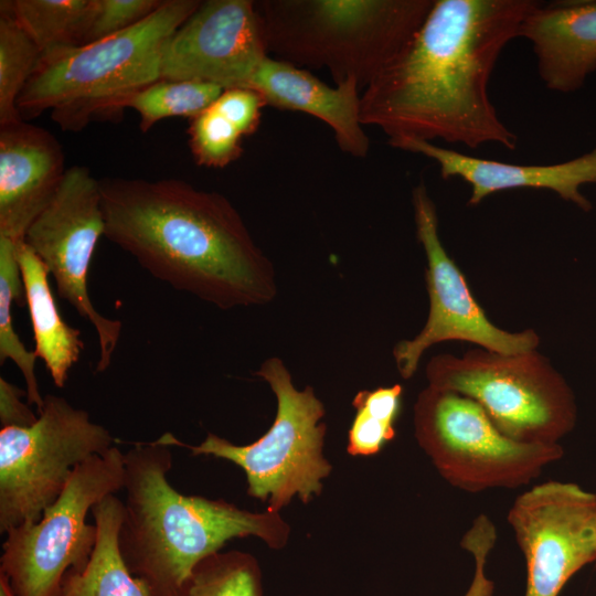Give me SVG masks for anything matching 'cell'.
Listing matches in <instances>:
<instances>
[{
    "mask_svg": "<svg viewBox=\"0 0 596 596\" xmlns=\"http://www.w3.org/2000/svg\"><path fill=\"white\" fill-rule=\"evenodd\" d=\"M426 377L433 389L477 402L500 432L518 441L556 444L576 424L572 389L538 350L438 354L428 361Z\"/></svg>",
    "mask_w": 596,
    "mask_h": 596,
    "instance_id": "obj_7",
    "label": "cell"
},
{
    "mask_svg": "<svg viewBox=\"0 0 596 596\" xmlns=\"http://www.w3.org/2000/svg\"><path fill=\"white\" fill-rule=\"evenodd\" d=\"M162 0H94L82 45L119 33L149 17Z\"/></svg>",
    "mask_w": 596,
    "mask_h": 596,
    "instance_id": "obj_28",
    "label": "cell"
},
{
    "mask_svg": "<svg viewBox=\"0 0 596 596\" xmlns=\"http://www.w3.org/2000/svg\"><path fill=\"white\" fill-rule=\"evenodd\" d=\"M171 596H263L262 571L249 553L216 552L200 561Z\"/></svg>",
    "mask_w": 596,
    "mask_h": 596,
    "instance_id": "obj_23",
    "label": "cell"
},
{
    "mask_svg": "<svg viewBox=\"0 0 596 596\" xmlns=\"http://www.w3.org/2000/svg\"><path fill=\"white\" fill-rule=\"evenodd\" d=\"M99 184L104 236L157 279L223 310L276 297L270 259L224 195L178 179Z\"/></svg>",
    "mask_w": 596,
    "mask_h": 596,
    "instance_id": "obj_2",
    "label": "cell"
},
{
    "mask_svg": "<svg viewBox=\"0 0 596 596\" xmlns=\"http://www.w3.org/2000/svg\"><path fill=\"white\" fill-rule=\"evenodd\" d=\"M267 53L254 1L209 0L168 40L160 79L244 87Z\"/></svg>",
    "mask_w": 596,
    "mask_h": 596,
    "instance_id": "obj_14",
    "label": "cell"
},
{
    "mask_svg": "<svg viewBox=\"0 0 596 596\" xmlns=\"http://www.w3.org/2000/svg\"><path fill=\"white\" fill-rule=\"evenodd\" d=\"M0 596H15L8 577L0 572Z\"/></svg>",
    "mask_w": 596,
    "mask_h": 596,
    "instance_id": "obj_32",
    "label": "cell"
},
{
    "mask_svg": "<svg viewBox=\"0 0 596 596\" xmlns=\"http://www.w3.org/2000/svg\"><path fill=\"white\" fill-rule=\"evenodd\" d=\"M36 422L0 430V532L41 519L74 469L111 448L115 438L88 412L44 395Z\"/></svg>",
    "mask_w": 596,
    "mask_h": 596,
    "instance_id": "obj_10",
    "label": "cell"
},
{
    "mask_svg": "<svg viewBox=\"0 0 596 596\" xmlns=\"http://www.w3.org/2000/svg\"><path fill=\"white\" fill-rule=\"evenodd\" d=\"M264 105L265 100L254 89L230 87L223 89L211 106L246 136L257 129Z\"/></svg>",
    "mask_w": 596,
    "mask_h": 596,
    "instance_id": "obj_29",
    "label": "cell"
},
{
    "mask_svg": "<svg viewBox=\"0 0 596 596\" xmlns=\"http://www.w3.org/2000/svg\"><path fill=\"white\" fill-rule=\"evenodd\" d=\"M256 376L266 381L277 400L275 419L268 430L248 445H235L207 433L198 445H188L172 433L157 443L184 447L192 456H213L238 466L246 476L247 494L267 502V510L279 512L294 497L308 503L322 491L332 466L323 455L327 426L323 403L311 386L297 390L283 360L266 359Z\"/></svg>",
    "mask_w": 596,
    "mask_h": 596,
    "instance_id": "obj_6",
    "label": "cell"
},
{
    "mask_svg": "<svg viewBox=\"0 0 596 596\" xmlns=\"http://www.w3.org/2000/svg\"><path fill=\"white\" fill-rule=\"evenodd\" d=\"M17 254L32 322L34 352L43 360L54 384L63 387L84 348L81 331L62 319L50 288L49 272L38 255L24 241L17 243Z\"/></svg>",
    "mask_w": 596,
    "mask_h": 596,
    "instance_id": "obj_19",
    "label": "cell"
},
{
    "mask_svg": "<svg viewBox=\"0 0 596 596\" xmlns=\"http://www.w3.org/2000/svg\"><path fill=\"white\" fill-rule=\"evenodd\" d=\"M94 0L1 1L35 42L41 54L79 46L87 29Z\"/></svg>",
    "mask_w": 596,
    "mask_h": 596,
    "instance_id": "obj_21",
    "label": "cell"
},
{
    "mask_svg": "<svg viewBox=\"0 0 596 596\" xmlns=\"http://www.w3.org/2000/svg\"><path fill=\"white\" fill-rule=\"evenodd\" d=\"M26 392L0 377V423L3 427H29L38 416L31 411L29 404L22 402Z\"/></svg>",
    "mask_w": 596,
    "mask_h": 596,
    "instance_id": "obj_31",
    "label": "cell"
},
{
    "mask_svg": "<svg viewBox=\"0 0 596 596\" xmlns=\"http://www.w3.org/2000/svg\"><path fill=\"white\" fill-rule=\"evenodd\" d=\"M0 126L21 118L17 103L33 74L41 51L6 10L0 9Z\"/></svg>",
    "mask_w": 596,
    "mask_h": 596,
    "instance_id": "obj_26",
    "label": "cell"
},
{
    "mask_svg": "<svg viewBox=\"0 0 596 596\" xmlns=\"http://www.w3.org/2000/svg\"><path fill=\"white\" fill-rule=\"evenodd\" d=\"M224 88L195 81L159 79L127 97L121 109L134 108L146 132L161 119L184 116L193 119L221 95Z\"/></svg>",
    "mask_w": 596,
    "mask_h": 596,
    "instance_id": "obj_24",
    "label": "cell"
},
{
    "mask_svg": "<svg viewBox=\"0 0 596 596\" xmlns=\"http://www.w3.org/2000/svg\"><path fill=\"white\" fill-rule=\"evenodd\" d=\"M103 235L99 180L86 167L72 166L24 237L52 275L60 297L95 328L99 343L97 372L109 368L121 333V322L99 313L87 290L89 264Z\"/></svg>",
    "mask_w": 596,
    "mask_h": 596,
    "instance_id": "obj_11",
    "label": "cell"
},
{
    "mask_svg": "<svg viewBox=\"0 0 596 596\" xmlns=\"http://www.w3.org/2000/svg\"><path fill=\"white\" fill-rule=\"evenodd\" d=\"M535 0H434L400 54L364 88L363 126L394 139H441L477 149H514L518 136L499 118L488 83L505 45Z\"/></svg>",
    "mask_w": 596,
    "mask_h": 596,
    "instance_id": "obj_1",
    "label": "cell"
},
{
    "mask_svg": "<svg viewBox=\"0 0 596 596\" xmlns=\"http://www.w3.org/2000/svg\"><path fill=\"white\" fill-rule=\"evenodd\" d=\"M526 565L525 596H557L596 562V494L557 480L531 487L507 517Z\"/></svg>",
    "mask_w": 596,
    "mask_h": 596,
    "instance_id": "obj_13",
    "label": "cell"
},
{
    "mask_svg": "<svg viewBox=\"0 0 596 596\" xmlns=\"http://www.w3.org/2000/svg\"><path fill=\"white\" fill-rule=\"evenodd\" d=\"M244 87L257 92L266 104L309 114L326 123L345 153L364 158L370 139L360 117V85L348 78L334 87L288 62L267 56Z\"/></svg>",
    "mask_w": 596,
    "mask_h": 596,
    "instance_id": "obj_17",
    "label": "cell"
},
{
    "mask_svg": "<svg viewBox=\"0 0 596 596\" xmlns=\"http://www.w3.org/2000/svg\"><path fill=\"white\" fill-rule=\"evenodd\" d=\"M66 170L62 147L46 129L23 119L0 126V236L24 241Z\"/></svg>",
    "mask_w": 596,
    "mask_h": 596,
    "instance_id": "obj_15",
    "label": "cell"
},
{
    "mask_svg": "<svg viewBox=\"0 0 596 596\" xmlns=\"http://www.w3.org/2000/svg\"><path fill=\"white\" fill-rule=\"evenodd\" d=\"M24 289L17 254V243L0 236V363L8 359L15 363L25 382L26 403L43 406L42 396L35 375L38 355L29 351L13 328V304H23Z\"/></svg>",
    "mask_w": 596,
    "mask_h": 596,
    "instance_id": "obj_22",
    "label": "cell"
},
{
    "mask_svg": "<svg viewBox=\"0 0 596 596\" xmlns=\"http://www.w3.org/2000/svg\"><path fill=\"white\" fill-rule=\"evenodd\" d=\"M267 52L323 67L336 85L361 88L408 44L434 0H264L255 2Z\"/></svg>",
    "mask_w": 596,
    "mask_h": 596,
    "instance_id": "obj_5",
    "label": "cell"
},
{
    "mask_svg": "<svg viewBox=\"0 0 596 596\" xmlns=\"http://www.w3.org/2000/svg\"><path fill=\"white\" fill-rule=\"evenodd\" d=\"M414 434L438 473L470 493L529 485L564 455L556 444L514 440L473 400L425 387L414 404Z\"/></svg>",
    "mask_w": 596,
    "mask_h": 596,
    "instance_id": "obj_8",
    "label": "cell"
},
{
    "mask_svg": "<svg viewBox=\"0 0 596 596\" xmlns=\"http://www.w3.org/2000/svg\"><path fill=\"white\" fill-rule=\"evenodd\" d=\"M125 454L113 446L73 471L60 497L38 521L6 533L0 572L15 596H61L68 571L88 562L96 542L86 517L104 498L124 489Z\"/></svg>",
    "mask_w": 596,
    "mask_h": 596,
    "instance_id": "obj_9",
    "label": "cell"
},
{
    "mask_svg": "<svg viewBox=\"0 0 596 596\" xmlns=\"http://www.w3.org/2000/svg\"><path fill=\"white\" fill-rule=\"evenodd\" d=\"M189 147L199 166L224 168L243 152L242 134L212 106L191 120Z\"/></svg>",
    "mask_w": 596,
    "mask_h": 596,
    "instance_id": "obj_27",
    "label": "cell"
},
{
    "mask_svg": "<svg viewBox=\"0 0 596 596\" xmlns=\"http://www.w3.org/2000/svg\"><path fill=\"white\" fill-rule=\"evenodd\" d=\"M198 0H163L139 23L103 40L41 54L17 107L31 118L51 109L63 130L121 111V103L160 79L170 36L200 7Z\"/></svg>",
    "mask_w": 596,
    "mask_h": 596,
    "instance_id": "obj_4",
    "label": "cell"
},
{
    "mask_svg": "<svg viewBox=\"0 0 596 596\" xmlns=\"http://www.w3.org/2000/svg\"><path fill=\"white\" fill-rule=\"evenodd\" d=\"M171 446L135 443L125 453L124 517L118 546L148 596H171L195 565L236 538L286 546L290 526L279 512H251L224 500L185 496L168 481Z\"/></svg>",
    "mask_w": 596,
    "mask_h": 596,
    "instance_id": "obj_3",
    "label": "cell"
},
{
    "mask_svg": "<svg viewBox=\"0 0 596 596\" xmlns=\"http://www.w3.org/2000/svg\"><path fill=\"white\" fill-rule=\"evenodd\" d=\"M389 143L434 160L443 179L458 178L471 188L468 205H477L490 194L513 189H541L555 192L564 201L588 212L590 201L581 187L596 183V147L568 161L553 164H514L483 159L418 139H394Z\"/></svg>",
    "mask_w": 596,
    "mask_h": 596,
    "instance_id": "obj_16",
    "label": "cell"
},
{
    "mask_svg": "<svg viewBox=\"0 0 596 596\" xmlns=\"http://www.w3.org/2000/svg\"><path fill=\"white\" fill-rule=\"evenodd\" d=\"M497 540V531L490 521L477 520L461 540V547L475 560L472 582L464 596H492L494 585L486 575V564Z\"/></svg>",
    "mask_w": 596,
    "mask_h": 596,
    "instance_id": "obj_30",
    "label": "cell"
},
{
    "mask_svg": "<svg viewBox=\"0 0 596 596\" xmlns=\"http://www.w3.org/2000/svg\"><path fill=\"white\" fill-rule=\"evenodd\" d=\"M519 36L532 43L546 88L576 92L596 71V0L538 1L522 21Z\"/></svg>",
    "mask_w": 596,
    "mask_h": 596,
    "instance_id": "obj_18",
    "label": "cell"
},
{
    "mask_svg": "<svg viewBox=\"0 0 596 596\" xmlns=\"http://www.w3.org/2000/svg\"><path fill=\"white\" fill-rule=\"evenodd\" d=\"M92 513L97 530L95 546L82 570L68 571L61 596H148L128 570L118 546L124 501L116 494L107 496Z\"/></svg>",
    "mask_w": 596,
    "mask_h": 596,
    "instance_id": "obj_20",
    "label": "cell"
},
{
    "mask_svg": "<svg viewBox=\"0 0 596 596\" xmlns=\"http://www.w3.org/2000/svg\"><path fill=\"white\" fill-rule=\"evenodd\" d=\"M402 394L401 384L356 393L352 402L355 415L348 433L349 455H375L395 438V422L401 408Z\"/></svg>",
    "mask_w": 596,
    "mask_h": 596,
    "instance_id": "obj_25",
    "label": "cell"
},
{
    "mask_svg": "<svg viewBox=\"0 0 596 596\" xmlns=\"http://www.w3.org/2000/svg\"><path fill=\"white\" fill-rule=\"evenodd\" d=\"M412 204L416 235L427 259L425 279L429 311L419 333L411 340L398 341L393 348L400 375L405 380L413 377L425 351L444 341L471 342L503 354L538 350L540 336L536 331H505L490 321L477 302L464 274L440 241L436 205L424 182L413 189Z\"/></svg>",
    "mask_w": 596,
    "mask_h": 596,
    "instance_id": "obj_12",
    "label": "cell"
}]
</instances>
